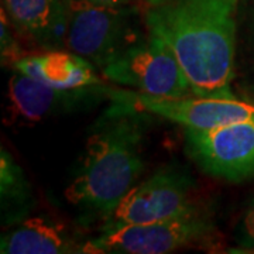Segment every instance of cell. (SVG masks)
<instances>
[{"instance_id":"obj_1","label":"cell","mask_w":254,"mask_h":254,"mask_svg":"<svg viewBox=\"0 0 254 254\" xmlns=\"http://www.w3.org/2000/svg\"><path fill=\"white\" fill-rule=\"evenodd\" d=\"M237 1L164 0L145 13L148 34L173 48L195 96H233Z\"/></svg>"},{"instance_id":"obj_2","label":"cell","mask_w":254,"mask_h":254,"mask_svg":"<svg viewBox=\"0 0 254 254\" xmlns=\"http://www.w3.org/2000/svg\"><path fill=\"white\" fill-rule=\"evenodd\" d=\"M109 99L110 108L88 137L81 170L65 190L71 205L102 218L136 185L145 167V112L128 100Z\"/></svg>"},{"instance_id":"obj_3","label":"cell","mask_w":254,"mask_h":254,"mask_svg":"<svg viewBox=\"0 0 254 254\" xmlns=\"http://www.w3.org/2000/svg\"><path fill=\"white\" fill-rule=\"evenodd\" d=\"M68 6L66 47L103 69L128 47L144 38L138 10L131 6H103L85 0H65Z\"/></svg>"},{"instance_id":"obj_4","label":"cell","mask_w":254,"mask_h":254,"mask_svg":"<svg viewBox=\"0 0 254 254\" xmlns=\"http://www.w3.org/2000/svg\"><path fill=\"white\" fill-rule=\"evenodd\" d=\"M216 225L209 206L198 203L174 218L127 226L112 233H99L86 240L82 253L164 254L209 243L215 239Z\"/></svg>"},{"instance_id":"obj_5","label":"cell","mask_w":254,"mask_h":254,"mask_svg":"<svg viewBox=\"0 0 254 254\" xmlns=\"http://www.w3.org/2000/svg\"><path fill=\"white\" fill-rule=\"evenodd\" d=\"M193 193L195 182L190 173L175 164L167 165L127 192L103 218L100 233L178 216L199 203Z\"/></svg>"},{"instance_id":"obj_6","label":"cell","mask_w":254,"mask_h":254,"mask_svg":"<svg viewBox=\"0 0 254 254\" xmlns=\"http://www.w3.org/2000/svg\"><path fill=\"white\" fill-rule=\"evenodd\" d=\"M102 75L116 85L147 95L182 98L192 93L173 48L153 34L128 47L102 69Z\"/></svg>"},{"instance_id":"obj_7","label":"cell","mask_w":254,"mask_h":254,"mask_svg":"<svg viewBox=\"0 0 254 254\" xmlns=\"http://www.w3.org/2000/svg\"><path fill=\"white\" fill-rule=\"evenodd\" d=\"M185 153L205 174L227 182L254 178V118L212 128L185 127Z\"/></svg>"},{"instance_id":"obj_8","label":"cell","mask_w":254,"mask_h":254,"mask_svg":"<svg viewBox=\"0 0 254 254\" xmlns=\"http://www.w3.org/2000/svg\"><path fill=\"white\" fill-rule=\"evenodd\" d=\"M120 98L136 105L145 113L167 119L190 128H212L254 118V103L233 96L165 98L141 92L110 89L109 98Z\"/></svg>"},{"instance_id":"obj_9","label":"cell","mask_w":254,"mask_h":254,"mask_svg":"<svg viewBox=\"0 0 254 254\" xmlns=\"http://www.w3.org/2000/svg\"><path fill=\"white\" fill-rule=\"evenodd\" d=\"M109 91L102 83L76 89H57L14 69L7 88V112L11 122L33 125L51 115L93 105L103 96L109 98Z\"/></svg>"},{"instance_id":"obj_10","label":"cell","mask_w":254,"mask_h":254,"mask_svg":"<svg viewBox=\"0 0 254 254\" xmlns=\"http://www.w3.org/2000/svg\"><path fill=\"white\" fill-rule=\"evenodd\" d=\"M4 11L18 31L41 50L66 47L68 6L65 0H3Z\"/></svg>"},{"instance_id":"obj_11","label":"cell","mask_w":254,"mask_h":254,"mask_svg":"<svg viewBox=\"0 0 254 254\" xmlns=\"http://www.w3.org/2000/svg\"><path fill=\"white\" fill-rule=\"evenodd\" d=\"M13 68L57 89H76L102 83L95 73V66L71 50L57 48L24 54Z\"/></svg>"},{"instance_id":"obj_12","label":"cell","mask_w":254,"mask_h":254,"mask_svg":"<svg viewBox=\"0 0 254 254\" xmlns=\"http://www.w3.org/2000/svg\"><path fill=\"white\" fill-rule=\"evenodd\" d=\"M83 245L61 223L47 218H28L1 235L0 253H82Z\"/></svg>"},{"instance_id":"obj_13","label":"cell","mask_w":254,"mask_h":254,"mask_svg":"<svg viewBox=\"0 0 254 254\" xmlns=\"http://www.w3.org/2000/svg\"><path fill=\"white\" fill-rule=\"evenodd\" d=\"M0 190L1 213L6 223L21 222L31 208V190L23 171L13 157L1 148L0 154Z\"/></svg>"},{"instance_id":"obj_14","label":"cell","mask_w":254,"mask_h":254,"mask_svg":"<svg viewBox=\"0 0 254 254\" xmlns=\"http://www.w3.org/2000/svg\"><path fill=\"white\" fill-rule=\"evenodd\" d=\"M1 23H0V51H1V65L14 66V64L23 57L21 47L18 44L17 37L14 36L11 30V23L6 14V11L1 9Z\"/></svg>"},{"instance_id":"obj_15","label":"cell","mask_w":254,"mask_h":254,"mask_svg":"<svg viewBox=\"0 0 254 254\" xmlns=\"http://www.w3.org/2000/svg\"><path fill=\"white\" fill-rule=\"evenodd\" d=\"M235 240L242 252L254 253V198L247 205L237 223Z\"/></svg>"},{"instance_id":"obj_16","label":"cell","mask_w":254,"mask_h":254,"mask_svg":"<svg viewBox=\"0 0 254 254\" xmlns=\"http://www.w3.org/2000/svg\"><path fill=\"white\" fill-rule=\"evenodd\" d=\"M95 4H103V6H131L134 0H85Z\"/></svg>"},{"instance_id":"obj_17","label":"cell","mask_w":254,"mask_h":254,"mask_svg":"<svg viewBox=\"0 0 254 254\" xmlns=\"http://www.w3.org/2000/svg\"><path fill=\"white\" fill-rule=\"evenodd\" d=\"M144 1L148 4V7H150V6H157V4L163 3L164 0H144Z\"/></svg>"}]
</instances>
